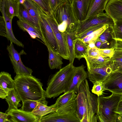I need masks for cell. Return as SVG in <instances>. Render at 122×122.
Returning a JSON list of instances; mask_svg holds the SVG:
<instances>
[{"mask_svg":"<svg viewBox=\"0 0 122 122\" xmlns=\"http://www.w3.org/2000/svg\"><path fill=\"white\" fill-rule=\"evenodd\" d=\"M109 0H91L86 19L104 13Z\"/></svg>","mask_w":122,"mask_h":122,"instance_id":"ac0fdd59","label":"cell"},{"mask_svg":"<svg viewBox=\"0 0 122 122\" xmlns=\"http://www.w3.org/2000/svg\"><path fill=\"white\" fill-rule=\"evenodd\" d=\"M85 67L83 64L76 67L75 74L71 84L66 92L73 90L76 93L77 92L81 83L88 78L87 72L85 70Z\"/></svg>","mask_w":122,"mask_h":122,"instance_id":"e0dca14e","label":"cell"},{"mask_svg":"<svg viewBox=\"0 0 122 122\" xmlns=\"http://www.w3.org/2000/svg\"><path fill=\"white\" fill-rule=\"evenodd\" d=\"M0 122H10L9 115L5 113L0 112Z\"/></svg>","mask_w":122,"mask_h":122,"instance_id":"60d3db41","label":"cell"},{"mask_svg":"<svg viewBox=\"0 0 122 122\" xmlns=\"http://www.w3.org/2000/svg\"><path fill=\"white\" fill-rule=\"evenodd\" d=\"M14 80L12 78L11 74L5 71L0 74V87L6 92L15 88Z\"/></svg>","mask_w":122,"mask_h":122,"instance_id":"d4e9b609","label":"cell"},{"mask_svg":"<svg viewBox=\"0 0 122 122\" xmlns=\"http://www.w3.org/2000/svg\"><path fill=\"white\" fill-rule=\"evenodd\" d=\"M84 58L86 62L87 69L105 66L110 60L108 57H103L101 56L97 57L87 56Z\"/></svg>","mask_w":122,"mask_h":122,"instance_id":"83f0119b","label":"cell"},{"mask_svg":"<svg viewBox=\"0 0 122 122\" xmlns=\"http://www.w3.org/2000/svg\"><path fill=\"white\" fill-rule=\"evenodd\" d=\"M112 72L117 71L122 73V63L114 62L111 65Z\"/></svg>","mask_w":122,"mask_h":122,"instance_id":"ab89813d","label":"cell"},{"mask_svg":"<svg viewBox=\"0 0 122 122\" xmlns=\"http://www.w3.org/2000/svg\"><path fill=\"white\" fill-rule=\"evenodd\" d=\"M76 98V112L80 122H97L95 114L97 108V97L90 91L86 79L79 86Z\"/></svg>","mask_w":122,"mask_h":122,"instance_id":"6da1fadb","label":"cell"},{"mask_svg":"<svg viewBox=\"0 0 122 122\" xmlns=\"http://www.w3.org/2000/svg\"><path fill=\"white\" fill-rule=\"evenodd\" d=\"M66 1L72 3L73 0H65Z\"/></svg>","mask_w":122,"mask_h":122,"instance_id":"681fc988","label":"cell"},{"mask_svg":"<svg viewBox=\"0 0 122 122\" xmlns=\"http://www.w3.org/2000/svg\"><path fill=\"white\" fill-rule=\"evenodd\" d=\"M116 112L117 114H122V107H118Z\"/></svg>","mask_w":122,"mask_h":122,"instance_id":"bcb514c9","label":"cell"},{"mask_svg":"<svg viewBox=\"0 0 122 122\" xmlns=\"http://www.w3.org/2000/svg\"><path fill=\"white\" fill-rule=\"evenodd\" d=\"M104 25H99L89 28L82 33L77 35L78 37L81 39H82L89 35L97 30L101 27Z\"/></svg>","mask_w":122,"mask_h":122,"instance_id":"d590c367","label":"cell"},{"mask_svg":"<svg viewBox=\"0 0 122 122\" xmlns=\"http://www.w3.org/2000/svg\"><path fill=\"white\" fill-rule=\"evenodd\" d=\"M116 122H122V114H117Z\"/></svg>","mask_w":122,"mask_h":122,"instance_id":"f6af8a7d","label":"cell"},{"mask_svg":"<svg viewBox=\"0 0 122 122\" xmlns=\"http://www.w3.org/2000/svg\"><path fill=\"white\" fill-rule=\"evenodd\" d=\"M118 107H122V99L119 102Z\"/></svg>","mask_w":122,"mask_h":122,"instance_id":"c3c4849f","label":"cell"},{"mask_svg":"<svg viewBox=\"0 0 122 122\" xmlns=\"http://www.w3.org/2000/svg\"><path fill=\"white\" fill-rule=\"evenodd\" d=\"M112 72L111 65L87 69L88 78L93 84L102 82Z\"/></svg>","mask_w":122,"mask_h":122,"instance_id":"4fadbf2b","label":"cell"},{"mask_svg":"<svg viewBox=\"0 0 122 122\" xmlns=\"http://www.w3.org/2000/svg\"><path fill=\"white\" fill-rule=\"evenodd\" d=\"M110 25L108 24L105 25L101 27L81 40L88 45L89 46L92 44H94L99 36Z\"/></svg>","mask_w":122,"mask_h":122,"instance_id":"f546056e","label":"cell"},{"mask_svg":"<svg viewBox=\"0 0 122 122\" xmlns=\"http://www.w3.org/2000/svg\"><path fill=\"white\" fill-rule=\"evenodd\" d=\"M37 101L28 100L22 102V106L21 109L22 110L32 112L37 104Z\"/></svg>","mask_w":122,"mask_h":122,"instance_id":"d6a6232c","label":"cell"},{"mask_svg":"<svg viewBox=\"0 0 122 122\" xmlns=\"http://www.w3.org/2000/svg\"><path fill=\"white\" fill-rule=\"evenodd\" d=\"M8 95V93L0 87V98L2 99H5Z\"/></svg>","mask_w":122,"mask_h":122,"instance_id":"7bdbcfd3","label":"cell"},{"mask_svg":"<svg viewBox=\"0 0 122 122\" xmlns=\"http://www.w3.org/2000/svg\"><path fill=\"white\" fill-rule=\"evenodd\" d=\"M0 4V10L4 18L5 24L6 38L8 40L10 41V42L14 43L18 46L24 48L23 44L16 38L13 34L12 27V19L10 18L7 15L4 8L3 2V3H1Z\"/></svg>","mask_w":122,"mask_h":122,"instance_id":"2e32d148","label":"cell"},{"mask_svg":"<svg viewBox=\"0 0 122 122\" xmlns=\"http://www.w3.org/2000/svg\"><path fill=\"white\" fill-rule=\"evenodd\" d=\"M25 0H19L18 3L22 4H23L24 3Z\"/></svg>","mask_w":122,"mask_h":122,"instance_id":"7dc6e473","label":"cell"},{"mask_svg":"<svg viewBox=\"0 0 122 122\" xmlns=\"http://www.w3.org/2000/svg\"><path fill=\"white\" fill-rule=\"evenodd\" d=\"M39 14V24L40 30L45 44L47 45L54 51L58 53V46L52 29L48 23L44 12L38 5Z\"/></svg>","mask_w":122,"mask_h":122,"instance_id":"52a82bcc","label":"cell"},{"mask_svg":"<svg viewBox=\"0 0 122 122\" xmlns=\"http://www.w3.org/2000/svg\"><path fill=\"white\" fill-rule=\"evenodd\" d=\"M91 0H73L72 4L76 17L79 21L85 20Z\"/></svg>","mask_w":122,"mask_h":122,"instance_id":"5bb4252c","label":"cell"},{"mask_svg":"<svg viewBox=\"0 0 122 122\" xmlns=\"http://www.w3.org/2000/svg\"><path fill=\"white\" fill-rule=\"evenodd\" d=\"M23 5L32 17L39 24V18L38 5L31 0H25Z\"/></svg>","mask_w":122,"mask_h":122,"instance_id":"4dcf8cb0","label":"cell"},{"mask_svg":"<svg viewBox=\"0 0 122 122\" xmlns=\"http://www.w3.org/2000/svg\"><path fill=\"white\" fill-rule=\"evenodd\" d=\"M114 52L113 56H114L113 60L115 62L122 63V52Z\"/></svg>","mask_w":122,"mask_h":122,"instance_id":"b9f144b4","label":"cell"},{"mask_svg":"<svg viewBox=\"0 0 122 122\" xmlns=\"http://www.w3.org/2000/svg\"><path fill=\"white\" fill-rule=\"evenodd\" d=\"M76 68L69 63L51 76L45 91L46 98H54L67 91L74 75Z\"/></svg>","mask_w":122,"mask_h":122,"instance_id":"3957f363","label":"cell"},{"mask_svg":"<svg viewBox=\"0 0 122 122\" xmlns=\"http://www.w3.org/2000/svg\"><path fill=\"white\" fill-rule=\"evenodd\" d=\"M46 19L51 27L58 46V53L64 59L69 60V53L64 32L60 31L53 15H48L45 13Z\"/></svg>","mask_w":122,"mask_h":122,"instance_id":"9c48e42d","label":"cell"},{"mask_svg":"<svg viewBox=\"0 0 122 122\" xmlns=\"http://www.w3.org/2000/svg\"><path fill=\"white\" fill-rule=\"evenodd\" d=\"M53 15L60 31L64 32L76 31L79 21L71 3L66 1L61 4L53 11Z\"/></svg>","mask_w":122,"mask_h":122,"instance_id":"5b68a950","label":"cell"},{"mask_svg":"<svg viewBox=\"0 0 122 122\" xmlns=\"http://www.w3.org/2000/svg\"><path fill=\"white\" fill-rule=\"evenodd\" d=\"M57 109L40 117L39 122H80L77 114L76 99Z\"/></svg>","mask_w":122,"mask_h":122,"instance_id":"8992f818","label":"cell"},{"mask_svg":"<svg viewBox=\"0 0 122 122\" xmlns=\"http://www.w3.org/2000/svg\"><path fill=\"white\" fill-rule=\"evenodd\" d=\"M50 6L53 11L61 4L66 1L65 0H49Z\"/></svg>","mask_w":122,"mask_h":122,"instance_id":"f35d334b","label":"cell"},{"mask_svg":"<svg viewBox=\"0 0 122 122\" xmlns=\"http://www.w3.org/2000/svg\"><path fill=\"white\" fill-rule=\"evenodd\" d=\"M17 17L19 20L27 23L40 30L39 24L32 17L23 4H19L18 15Z\"/></svg>","mask_w":122,"mask_h":122,"instance_id":"603a6c76","label":"cell"},{"mask_svg":"<svg viewBox=\"0 0 122 122\" xmlns=\"http://www.w3.org/2000/svg\"><path fill=\"white\" fill-rule=\"evenodd\" d=\"M102 82L106 90L122 95V73L112 72Z\"/></svg>","mask_w":122,"mask_h":122,"instance_id":"8fae6325","label":"cell"},{"mask_svg":"<svg viewBox=\"0 0 122 122\" xmlns=\"http://www.w3.org/2000/svg\"><path fill=\"white\" fill-rule=\"evenodd\" d=\"M122 95L112 93L107 97H97V108L96 115L99 122H116V112Z\"/></svg>","mask_w":122,"mask_h":122,"instance_id":"277c9868","label":"cell"},{"mask_svg":"<svg viewBox=\"0 0 122 122\" xmlns=\"http://www.w3.org/2000/svg\"><path fill=\"white\" fill-rule=\"evenodd\" d=\"M101 56L103 57H109L110 58L112 57L115 52L114 49L98 48Z\"/></svg>","mask_w":122,"mask_h":122,"instance_id":"e575fe53","label":"cell"},{"mask_svg":"<svg viewBox=\"0 0 122 122\" xmlns=\"http://www.w3.org/2000/svg\"><path fill=\"white\" fill-rule=\"evenodd\" d=\"M114 22L112 18L106 13L89 18L82 21H79L75 31L77 35L82 33L89 28L95 26L108 24L114 25Z\"/></svg>","mask_w":122,"mask_h":122,"instance_id":"ba28073f","label":"cell"},{"mask_svg":"<svg viewBox=\"0 0 122 122\" xmlns=\"http://www.w3.org/2000/svg\"><path fill=\"white\" fill-rule=\"evenodd\" d=\"M0 35L6 38V27L5 22L3 16H0Z\"/></svg>","mask_w":122,"mask_h":122,"instance_id":"74e56055","label":"cell"},{"mask_svg":"<svg viewBox=\"0 0 122 122\" xmlns=\"http://www.w3.org/2000/svg\"><path fill=\"white\" fill-rule=\"evenodd\" d=\"M15 0V1H16L17 2H18V1L19 0Z\"/></svg>","mask_w":122,"mask_h":122,"instance_id":"f907efd6","label":"cell"},{"mask_svg":"<svg viewBox=\"0 0 122 122\" xmlns=\"http://www.w3.org/2000/svg\"><path fill=\"white\" fill-rule=\"evenodd\" d=\"M36 3L47 15H53V12L50 5L49 0H31Z\"/></svg>","mask_w":122,"mask_h":122,"instance_id":"1f68e13d","label":"cell"},{"mask_svg":"<svg viewBox=\"0 0 122 122\" xmlns=\"http://www.w3.org/2000/svg\"><path fill=\"white\" fill-rule=\"evenodd\" d=\"M91 90L92 92L97 95L98 97L101 96L104 94L106 91L103 82H96L93 84Z\"/></svg>","mask_w":122,"mask_h":122,"instance_id":"836d02e7","label":"cell"},{"mask_svg":"<svg viewBox=\"0 0 122 122\" xmlns=\"http://www.w3.org/2000/svg\"><path fill=\"white\" fill-rule=\"evenodd\" d=\"M102 44V42L98 40H97L94 43L95 46L98 48H100Z\"/></svg>","mask_w":122,"mask_h":122,"instance_id":"ee69618b","label":"cell"},{"mask_svg":"<svg viewBox=\"0 0 122 122\" xmlns=\"http://www.w3.org/2000/svg\"><path fill=\"white\" fill-rule=\"evenodd\" d=\"M105 10L114 22L122 20V0H109Z\"/></svg>","mask_w":122,"mask_h":122,"instance_id":"9a60e30c","label":"cell"},{"mask_svg":"<svg viewBox=\"0 0 122 122\" xmlns=\"http://www.w3.org/2000/svg\"><path fill=\"white\" fill-rule=\"evenodd\" d=\"M15 89L22 102L28 100L37 101L46 99V91L40 79L31 75H16Z\"/></svg>","mask_w":122,"mask_h":122,"instance_id":"7a4b0ae2","label":"cell"},{"mask_svg":"<svg viewBox=\"0 0 122 122\" xmlns=\"http://www.w3.org/2000/svg\"><path fill=\"white\" fill-rule=\"evenodd\" d=\"M98 48L95 46L89 47L88 50L87 56L93 57H97L101 56Z\"/></svg>","mask_w":122,"mask_h":122,"instance_id":"8d00e7d4","label":"cell"},{"mask_svg":"<svg viewBox=\"0 0 122 122\" xmlns=\"http://www.w3.org/2000/svg\"><path fill=\"white\" fill-rule=\"evenodd\" d=\"M48 103L46 99L37 101L36 106L32 112L36 116L42 117L57 110L47 106Z\"/></svg>","mask_w":122,"mask_h":122,"instance_id":"cb8c5ba5","label":"cell"},{"mask_svg":"<svg viewBox=\"0 0 122 122\" xmlns=\"http://www.w3.org/2000/svg\"><path fill=\"white\" fill-rule=\"evenodd\" d=\"M7 49L16 75H31L32 70L24 65L20 58L21 54L15 49L13 43L10 42V45L7 46Z\"/></svg>","mask_w":122,"mask_h":122,"instance_id":"30bf717a","label":"cell"},{"mask_svg":"<svg viewBox=\"0 0 122 122\" xmlns=\"http://www.w3.org/2000/svg\"><path fill=\"white\" fill-rule=\"evenodd\" d=\"M17 23L19 28L23 31L28 32L31 38L33 39H35L36 38H38L45 44L44 41L40 30L27 23L19 20L17 21Z\"/></svg>","mask_w":122,"mask_h":122,"instance_id":"ffe728a7","label":"cell"},{"mask_svg":"<svg viewBox=\"0 0 122 122\" xmlns=\"http://www.w3.org/2000/svg\"><path fill=\"white\" fill-rule=\"evenodd\" d=\"M76 93L73 90L67 91L60 96L54 104L50 106L57 109L76 99L77 96Z\"/></svg>","mask_w":122,"mask_h":122,"instance_id":"44dd1931","label":"cell"},{"mask_svg":"<svg viewBox=\"0 0 122 122\" xmlns=\"http://www.w3.org/2000/svg\"><path fill=\"white\" fill-rule=\"evenodd\" d=\"M66 40L69 55V63L73 65L75 57L74 48L78 37L75 32H64Z\"/></svg>","mask_w":122,"mask_h":122,"instance_id":"d6986e66","label":"cell"},{"mask_svg":"<svg viewBox=\"0 0 122 122\" xmlns=\"http://www.w3.org/2000/svg\"><path fill=\"white\" fill-rule=\"evenodd\" d=\"M89 47L88 45L78 38L76 41L75 46V58L80 60L82 58H84L87 56Z\"/></svg>","mask_w":122,"mask_h":122,"instance_id":"4316f807","label":"cell"},{"mask_svg":"<svg viewBox=\"0 0 122 122\" xmlns=\"http://www.w3.org/2000/svg\"><path fill=\"white\" fill-rule=\"evenodd\" d=\"M4 8L7 15L13 19L18 15V5L17 2L14 0H3Z\"/></svg>","mask_w":122,"mask_h":122,"instance_id":"f1b7e54d","label":"cell"},{"mask_svg":"<svg viewBox=\"0 0 122 122\" xmlns=\"http://www.w3.org/2000/svg\"><path fill=\"white\" fill-rule=\"evenodd\" d=\"M5 113L9 115L10 122H39L40 117L18 109L6 111Z\"/></svg>","mask_w":122,"mask_h":122,"instance_id":"7c38bea8","label":"cell"},{"mask_svg":"<svg viewBox=\"0 0 122 122\" xmlns=\"http://www.w3.org/2000/svg\"><path fill=\"white\" fill-rule=\"evenodd\" d=\"M9 107L6 111L11 109H17L21 106L20 102L21 101L20 98L15 88L9 91L5 99Z\"/></svg>","mask_w":122,"mask_h":122,"instance_id":"484cf974","label":"cell"},{"mask_svg":"<svg viewBox=\"0 0 122 122\" xmlns=\"http://www.w3.org/2000/svg\"><path fill=\"white\" fill-rule=\"evenodd\" d=\"M49 52L48 64L50 69H61L62 68V57L58 53L53 51L48 46H46Z\"/></svg>","mask_w":122,"mask_h":122,"instance_id":"7402d4cb","label":"cell"}]
</instances>
